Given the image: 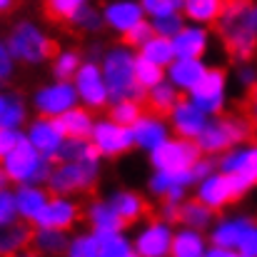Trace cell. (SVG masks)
<instances>
[{
  "mask_svg": "<svg viewBox=\"0 0 257 257\" xmlns=\"http://www.w3.org/2000/svg\"><path fill=\"white\" fill-rule=\"evenodd\" d=\"M217 33L235 60H250L257 50V5L227 8L217 18Z\"/></svg>",
  "mask_w": 257,
  "mask_h": 257,
  "instance_id": "obj_1",
  "label": "cell"
},
{
  "mask_svg": "<svg viewBox=\"0 0 257 257\" xmlns=\"http://www.w3.org/2000/svg\"><path fill=\"white\" fill-rule=\"evenodd\" d=\"M257 130V120L252 115H247L245 110H240L237 115H230V117H222L212 125H205V130L197 135V145L200 150H207V153H217V150H225L240 140H250L255 138Z\"/></svg>",
  "mask_w": 257,
  "mask_h": 257,
  "instance_id": "obj_2",
  "label": "cell"
},
{
  "mask_svg": "<svg viewBox=\"0 0 257 257\" xmlns=\"http://www.w3.org/2000/svg\"><path fill=\"white\" fill-rule=\"evenodd\" d=\"M105 80H107V95L112 100L125 97H140V83L135 80V60L127 50H112L105 58Z\"/></svg>",
  "mask_w": 257,
  "mask_h": 257,
  "instance_id": "obj_3",
  "label": "cell"
},
{
  "mask_svg": "<svg viewBox=\"0 0 257 257\" xmlns=\"http://www.w3.org/2000/svg\"><path fill=\"white\" fill-rule=\"evenodd\" d=\"M5 175L15 182H38L48 177V163L30 140H18V145L5 155Z\"/></svg>",
  "mask_w": 257,
  "mask_h": 257,
  "instance_id": "obj_4",
  "label": "cell"
},
{
  "mask_svg": "<svg viewBox=\"0 0 257 257\" xmlns=\"http://www.w3.org/2000/svg\"><path fill=\"white\" fill-rule=\"evenodd\" d=\"M10 53L15 58H20V60L40 63V60H48V58L58 55V43L48 40L33 25H18L13 38H10Z\"/></svg>",
  "mask_w": 257,
  "mask_h": 257,
  "instance_id": "obj_5",
  "label": "cell"
},
{
  "mask_svg": "<svg viewBox=\"0 0 257 257\" xmlns=\"http://www.w3.org/2000/svg\"><path fill=\"white\" fill-rule=\"evenodd\" d=\"M252 182L240 175V172H225V175H217V177H210L205 180V185L200 187V200L207 205V207H222L232 200H237Z\"/></svg>",
  "mask_w": 257,
  "mask_h": 257,
  "instance_id": "obj_6",
  "label": "cell"
},
{
  "mask_svg": "<svg viewBox=\"0 0 257 257\" xmlns=\"http://www.w3.org/2000/svg\"><path fill=\"white\" fill-rule=\"evenodd\" d=\"M200 158V145L187 140H170V143H160L158 148H153V163L160 170H187L190 165H195Z\"/></svg>",
  "mask_w": 257,
  "mask_h": 257,
  "instance_id": "obj_7",
  "label": "cell"
},
{
  "mask_svg": "<svg viewBox=\"0 0 257 257\" xmlns=\"http://www.w3.org/2000/svg\"><path fill=\"white\" fill-rule=\"evenodd\" d=\"M97 172V160H80V163H60L50 175V187L55 192H70L90 187Z\"/></svg>",
  "mask_w": 257,
  "mask_h": 257,
  "instance_id": "obj_8",
  "label": "cell"
},
{
  "mask_svg": "<svg viewBox=\"0 0 257 257\" xmlns=\"http://www.w3.org/2000/svg\"><path fill=\"white\" fill-rule=\"evenodd\" d=\"M222 85H225L222 70L202 73V78L192 85V102L205 112H217L222 105Z\"/></svg>",
  "mask_w": 257,
  "mask_h": 257,
  "instance_id": "obj_9",
  "label": "cell"
},
{
  "mask_svg": "<svg viewBox=\"0 0 257 257\" xmlns=\"http://www.w3.org/2000/svg\"><path fill=\"white\" fill-rule=\"evenodd\" d=\"M92 138H95L97 150L105 153V155H120V153H125V150L130 148V143H133V133H130L125 125L115 122V120H112V122H100V125H95Z\"/></svg>",
  "mask_w": 257,
  "mask_h": 257,
  "instance_id": "obj_10",
  "label": "cell"
},
{
  "mask_svg": "<svg viewBox=\"0 0 257 257\" xmlns=\"http://www.w3.org/2000/svg\"><path fill=\"white\" fill-rule=\"evenodd\" d=\"M75 220H78V207L70 205V202H65V200H50L35 215V222L40 227H50V230H65Z\"/></svg>",
  "mask_w": 257,
  "mask_h": 257,
  "instance_id": "obj_11",
  "label": "cell"
},
{
  "mask_svg": "<svg viewBox=\"0 0 257 257\" xmlns=\"http://www.w3.org/2000/svg\"><path fill=\"white\" fill-rule=\"evenodd\" d=\"M172 122H175V130L182 135V138H197L202 130H205V110H200L195 102H177L172 107Z\"/></svg>",
  "mask_w": 257,
  "mask_h": 257,
  "instance_id": "obj_12",
  "label": "cell"
},
{
  "mask_svg": "<svg viewBox=\"0 0 257 257\" xmlns=\"http://www.w3.org/2000/svg\"><path fill=\"white\" fill-rule=\"evenodd\" d=\"M78 92L92 107H102L107 100V85L102 83L100 73L95 65H83L78 70Z\"/></svg>",
  "mask_w": 257,
  "mask_h": 257,
  "instance_id": "obj_13",
  "label": "cell"
},
{
  "mask_svg": "<svg viewBox=\"0 0 257 257\" xmlns=\"http://www.w3.org/2000/svg\"><path fill=\"white\" fill-rule=\"evenodd\" d=\"M73 105H75V90L73 85H65V83L48 87L38 95V110L43 115H60L70 110Z\"/></svg>",
  "mask_w": 257,
  "mask_h": 257,
  "instance_id": "obj_14",
  "label": "cell"
},
{
  "mask_svg": "<svg viewBox=\"0 0 257 257\" xmlns=\"http://www.w3.org/2000/svg\"><path fill=\"white\" fill-rule=\"evenodd\" d=\"M192 180H195V175H192L190 168L187 170H160V175L153 180V190L165 195V200L175 202L182 195V187L190 185Z\"/></svg>",
  "mask_w": 257,
  "mask_h": 257,
  "instance_id": "obj_15",
  "label": "cell"
},
{
  "mask_svg": "<svg viewBox=\"0 0 257 257\" xmlns=\"http://www.w3.org/2000/svg\"><path fill=\"white\" fill-rule=\"evenodd\" d=\"M170 230L168 225H153L150 230H145L138 237V252L148 257H160L165 252H170Z\"/></svg>",
  "mask_w": 257,
  "mask_h": 257,
  "instance_id": "obj_16",
  "label": "cell"
},
{
  "mask_svg": "<svg viewBox=\"0 0 257 257\" xmlns=\"http://www.w3.org/2000/svg\"><path fill=\"white\" fill-rule=\"evenodd\" d=\"M60 140H63V133L55 122H48V120H40L33 125L30 130V143L45 155V158H53L60 148Z\"/></svg>",
  "mask_w": 257,
  "mask_h": 257,
  "instance_id": "obj_17",
  "label": "cell"
},
{
  "mask_svg": "<svg viewBox=\"0 0 257 257\" xmlns=\"http://www.w3.org/2000/svg\"><path fill=\"white\" fill-rule=\"evenodd\" d=\"M110 205L115 207V212L122 217L125 225H127V222H135V220H140V217H145V215H150V205H145V200L138 197V195H133V192H120V195H115Z\"/></svg>",
  "mask_w": 257,
  "mask_h": 257,
  "instance_id": "obj_18",
  "label": "cell"
},
{
  "mask_svg": "<svg viewBox=\"0 0 257 257\" xmlns=\"http://www.w3.org/2000/svg\"><path fill=\"white\" fill-rule=\"evenodd\" d=\"M58 163H80V160H97V145H90L83 138H70L60 143L58 153L53 155Z\"/></svg>",
  "mask_w": 257,
  "mask_h": 257,
  "instance_id": "obj_19",
  "label": "cell"
},
{
  "mask_svg": "<svg viewBox=\"0 0 257 257\" xmlns=\"http://www.w3.org/2000/svg\"><path fill=\"white\" fill-rule=\"evenodd\" d=\"M55 125L60 127L63 135H70V138H85V135H90V130H92L90 115H87L85 110H75V107L60 112V117L55 120Z\"/></svg>",
  "mask_w": 257,
  "mask_h": 257,
  "instance_id": "obj_20",
  "label": "cell"
},
{
  "mask_svg": "<svg viewBox=\"0 0 257 257\" xmlns=\"http://www.w3.org/2000/svg\"><path fill=\"white\" fill-rule=\"evenodd\" d=\"M133 140L140 143L143 148H158L165 140V127L155 117H143V120L138 117L133 127Z\"/></svg>",
  "mask_w": 257,
  "mask_h": 257,
  "instance_id": "obj_21",
  "label": "cell"
},
{
  "mask_svg": "<svg viewBox=\"0 0 257 257\" xmlns=\"http://www.w3.org/2000/svg\"><path fill=\"white\" fill-rule=\"evenodd\" d=\"M205 33L202 30H180L172 40L175 55L177 58H197L205 50Z\"/></svg>",
  "mask_w": 257,
  "mask_h": 257,
  "instance_id": "obj_22",
  "label": "cell"
},
{
  "mask_svg": "<svg viewBox=\"0 0 257 257\" xmlns=\"http://www.w3.org/2000/svg\"><path fill=\"white\" fill-rule=\"evenodd\" d=\"M33 242V232L30 227L25 225H3L0 227V252L8 255V252H18L23 245H30Z\"/></svg>",
  "mask_w": 257,
  "mask_h": 257,
  "instance_id": "obj_23",
  "label": "cell"
},
{
  "mask_svg": "<svg viewBox=\"0 0 257 257\" xmlns=\"http://www.w3.org/2000/svg\"><path fill=\"white\" fill-rule=\"evenodd\" d=\"M225 172H240L245 175L252 185L257 182V150H245V153H232L222 160Z\"/></svg>",
  "mask_w": 257,
  "mask_h": 257,
  "instance_id": "obj_24",
  "label": "cell"
},
{
  "mask_svg": "<svg viewBox=\"0 0 257 257\" xmlns=\"http://www.w3.org/2000/svg\"><path fill=\"white\" fill-rule=\"evenodd\" d=\"M140 15H143V10H140V5H135V3H115V5H110L107 13H105L107 23L115 25V28H120V30H127V28H133L135 23H140Z\"/></svg>",
  "mask_w": 257,
  "mask_h": 257,
  "instance_id": "obj_25",
  "label": "cell"
},
{
  "mask_svg": "<svg viewBox=\"0 0 257 257\" xmlns=\"http://www.w3.org/2000/svg\"><path fill=\"white\" fill-rule=\"evenodd\" d=\"M202 73H205V68L197 63V58H180L175 65H172V83L175 85H182V87H190L202 78Z\"/></svg>",
  "mask_w": 257,
  "mask_h": 257,
  "instance_id": "obj_26",
  "label": "cell"
},
{
  "mask_svg": "<svg viewBox=\"0 0 257 257\" xmlns=\"http://www.w3.org/2000/svg\"><path fill=\"white\" fill-rule=\"evenodd\" d=\"M97 250L100 255H107V257H127L133 250L130 245L117 235V230H97Z\"/></svg>",
  "mask_w": 257,
  "mask_h": 257,
  "instance_id": "obj_27",
  "label": "cell"
},
{
  "mask_svg": "<svg viewBox=\"0 0 257 257\" xmlns=\"http://www.w3.org/2000/svg\"><path fill=\"white\" fill-rule=\"evenodd\" d=\"M45 195L35 187H20V192L15 195V205H18V212L25 215L28 220H35V215L43 210L45 205Z\"/></svg>",
  "mask_w": 257,
  "mask_h": 257,
  "instance_id": "obj_28",
  "label": "cell"
},
{
  "mask_svg": "<svg viewBox=\"0 0 257 257\" xmlns=\"http://www.w3.org/2000/svg\"><path fill=\"white\" fill-rule=\"evenodd\" d=\"M177 102V95L170 85H153L150 87V95H148V107L155 112V115H170L172 107Z\"/></svg>",
  "mask_w": 257,
  "mask_h": 257,
  "instance_id": "obj_29",
  "label": "cell"
},
{
  "mask_svg": "<svg viewBox=\"0 0 257 257\" xmlns=\"http://www.w3.org/2000/svg\"><path fill=\"white\" fill-rule=\"evenodd\" d=\"M143 55L148 60L158 63V65H168L175 58V48H172V43L165 35H160V38H150V40L143 43Z\"/></svg>",
  "mask_w": 257,
  "mask_h": 257,
  "instance_id": "obj_30",
  "label": "cell"
},
{
  "mask_svg": "<svg viewBox=\"0 0 257 257\" xmlns=\"http://www.w3.org/2000/svg\"><path fill=\"white\" fill-rule=\"evenodd\" d=\"M185 10L192 20L210 23L217 20L222 13V0H185Z\"/></svg>",
  "mask_w": 257,
  "mask_h": 257,
  "instance_id": "obj_31",
  "label": "cell"
},
{
  "mask_svg": "<svg viewBox=\"0 0 257 257\" xmlns=\"http://www.w3.org/2000/svg\"><path fill=\"white\" fill-rule=\"evenodd\" d=\"M252 227V222H245V220H237V222H227L222 227L215 230L212 240L215 245H222V247H232V245H240V240L245 237V232Z\"/></svg>",
  "mask_w": 257,
  "mask_h": 257,
  "instance_id": "obj_32",
  "label": "cell"
},
{
  "mask_svg": "<svg viewBox=\"0 0 257 257\" xmlns=\"http://www.w3.org/2000/svg\"><path fill=\"white\" fill-rule=\"evenodd\" d=\"M85 0H45V18L53 23H68L83 8Z\"/></svg>",
  "mask_w": 257,
  "mask_h": 257,
  "instance_id": "obj_33",
  "label": "cell"
},
{
  "mask_svg": "<svg viewBox=\"0 0 257 257\" xmlns=\"http://www.w3.org/2000/svg\"><path fill=\"white\" fill-rule=\"evenodd\" d=\"M33 245L40 252H63V250H70V242L60 232H55L50 227H43V232L33 235Z\"/></svg>",
  "mask_w": 257,
  "mask_h": 257,
  "instance_id": "obj_34",
  "label": "cell"
},
{
  "mask_svg": "<svg viewBox=\"0 0 257 257\" xmlns=\"http://www.w3.org/2000/svg\"><path fill=\"white\" fill-rule=\"evenodd\" d=\"M90 217H92V225L97 230H120L125 225L122 217L115 212L112 205H95L92 212H90Z\"/></svg>",
  "mask_w": 257,
  "mask_h": 257,
  "instance_id": "obj_35",
  "label": "cell"
},
{
  "mask_svg": "<svg viewBox=\"0 0 257 257\" xmlns=\"http://www.w3.org/2000/svg\"><path fill=\"white\" fill-rule=\"evenodd\" d=\"M135 80L140 83V87H153L163 80V70L158 63L148 60L145 55L135 60Z\"/></svg>",
  "mask_w": 257,
  "mask_h": 257,
  "instance_id": "obj_36",
  "label": "cell"
},
{
  "mask_svg": "<svg viewBox=\"0 0 257 257\" xmlns=\"http://www.w3.org/2000/svg\"><path fill=\"white\" fill-rule=\"evenodd\" d=\"M170 252L177 257H197V255H202V240L195 232H180L172 240Z\"/></svg>",
  "mask_w": 257,
  "mask_h": 257,
  "instance_id": "obj_37",
  "label": "cell"
},
{
  "mask_svg": "<svg viewBox=\"0 0 257 257\" xmlns=\"http://www.w3.org/2000/svg\"><path fill=\"white\" fill-rule=\"evenodd\" d=\"M185 225H192V227H205L210 222V207L200 200V202H190V205H182L180 215H177Z\"/></svg>",
  "mask_w": 257,
  "mask_h": 257,
  "instance_id": "obj_38",
  "label": "cell"
},
{
  "mask_svg": "<svg viewBox=\"0 0 257 257\" xmlns=\"http://www.w3.org/2000/svg\"><path fill=\"white\" fill-rule=\"evenodd\" d=\"M140 117V105L133 97L117 100V105L112 107V120L120 125H135V120Z\"/></svg>",
  "mask_w": 257,
  "mask_h": 257,
  "instance_id": "obj_39",
  "label": "cell"
},
{
  "mask_svg": "<svg viewBox=\"0 0 257 257\" xmlns=\"http://www.w3.org/2000/svg\"><path fill=\"white\" fill-rule=\"evenodd\" d=\"M23 105L18 100H8L5 107L0 110V127H18L23 122Z\"/></svg>",
  "mask_w": 257,
  "mask_h": 257,
  "instance_id": "obj_40",
  "label": "cell"
},
{
  "mask_svg": "<svg viewBox=\"0 0 257 257\" xmlns=\"http://www.w3.org/2000/svg\"><path fill=\"white\" fill-rule=\"evenodd\" d=\"M182 23H180V18L170 13V15H155V23H153V30L155 33H160V35H177L182 28H180Z\"/></svg>",
  "mask_w": 257,
  "mask_h": 257,
  "instance_id": "obj_41",
  "label": "cell"
},
{
  "mask_svg": "<svg viewBox=\"0 0 257 257\" xmlns=\"http://www.w3.org/2000/svg\"><path fill=\"white\" fill-rule=\"evenodd\" d=\"M150 35H153V25H148V23H135L133 28H127L125 30V45H143L145 40H150Z\"/></svg>",
  "mask_w": 257,
  "mask_h": 257,
  "instance_id": "obj_42",
  "label": "cell"
},
{
  "mask_svg": "<svg viewBox=\"0 0 257 257\" xmlns=\"http://www.w3.org/2000/svg\"><path fill=\"white\" fill-rule=\"evenodd\" d=\"M70 255H75V257L100 255V250H97V237H78V240L70 245Z\"/></svg>",
  "mask_w": 257,
  "mask_h": 257,
  "instance_id": "obj_43",
  "label": "cell"
},
{
  "mask_svg": "<svg viewBox=\"0 0 257 257\" xmlns=\"http://www.w3.org/2000/svg\"><path fill=\"white\" fill-rule=\"evenodd\" d=\"M143 5H145L153 15H170L180 5H185V0H143Z\"/></svg>",
  "mask_w": 257,
  "mask_h": 257,
  "instance_id": "obj_44",
  "label": "cell"
},
{
  "mask_svg": "<svg viewBox=\"0 0 257 257\" xmlns=\"http://www.w3.org/2000/svg\"><path fill=\"white\" fill-rule=\"evenodd\" d=\"M18 212V205H15V197H10V192H3L0 190V227L3 225H10L13 217Z\"/></svg>",
  "mask_w": 257,
  "mask_h": 257,
  "instance_id": "obj_45",
  "label": "cell"
},
{
  "mask_svg": "<svg viewBox=\"0 0 257 257\" xmlns=\"http://www.w3.org/2000/svg\"><path fill=\"white\" fill-rule=\"evenodd\" d=\"M78 65H80V60H78V55H63L60 60H58V65H55V75L60 78V80H68L70 75H75V70H78Z\"/></svg>",
  "mask_w": 257,
  "mask_h": 257,
  "instance_id": "obj_46",
  "label": "cell"
},
{
  "mask_svg": "<svg viewBox=\"0 0 257 257\" xmlns=\"http://www.w3.org/2000/svg\"><path fill=\"white\" fill-rule=\"evenodd\" d=\"M20 135L13 130V127H0V160H5V155L18 145Z\"/></svg>",
  "mask_w": 257,
  "mask_h": 257,
  "instance_id": "obj_47",
  "label": "cell"
},
{
  "mask_svg": "<svg viewBox=\"0 0 257 257\" xmlns=\"http://www.w3.org/2000/svg\"><path fill=\"white\" fill-rule=\"evenodd\" d=\"M70 23H73V25H80V28H97V13H95V10H87V8H80V10L73 15Z\"/></svg>",
  "mask_w": 257,
  "mask_h": 257,
  "instance_id": "obj_48",
  "label": "cell"
},
{
  "mask_svg": "<svg viewBox=\"0 0 257 257\" xmlns=\"http://www.w3.org/2000/svg\"><path fill=\"white\" fill-rule=\"evenodd\" d=\"M237 247H240L242 255H252V257L257 255V227H250V230L245 232V237L240 240Z\"/></svg>",
  "mask_w": 257,
  "mask_h": 257,
  "instance_id": "obj_49",
  "label": "cell"
},
{
  "mask_svg": "<svg viewBox=\"0 0 257 257\" xmlns=\"http://www.w3.org/2000/svg\"><path fill=\"white\" fill-rule=\"evenodd\" d=\"M240 110H245L247 115H252L257 120V85H252L247 90V97H245V102H242V107Z\"/></svg>",
  "mask_w": 257,
  "mask_h": 257,
  "instance_id": "obj_50",
  "label": "cell"
},
{
  "mask_svg": "<svg viewBox=\"0 0 257 257\" xmlns=\"http://www.w3.org/2000/svg\"><path fill=\"white\" fill-rule=\"evenodd\" d=\"M10 75V53L0 45V83H5Z\"/></svg>",
  "mask_w": 257,
  "mask_h": 257,
  "instance_id": "obj_51",
  "label": "cell"
},
{
  "mask_svg": "<svg viewBox=\"0 0 257 257\" xmlns=\"http://www.w3.org/2000/svg\"><path fill=\"white\" fill-rule=\"evenodd\" d=\"M210 170H212V163H195L192 175H195V180H197V177H205V175H207Z\"/></svg>",
  "mask_w": 257,
  "mask_h": 257,
  "instance_id": "obj_52",
  "label": "cell"
},
{
  "mask_svg": "<svg viewBox=\"0 0 257 257\" xmlns=\"http://www.w3.org/2000/svg\"><path fill=\"white\" fill-rule=\"evenodd\" d=\"M13 8H15V0H0V13L13 10Z\"/></svg>",
  "mask_w": 257,
  "mask_h": 257,
  "instance_id": "obj_53",
  "label": "cell"
},
{
  "mask_svg": "<svg viewBox=\"0 0 257 257\" xmlns=\"http://www.w3.org/2000/svg\"><path fill=\"white\" fill-rule=\"evenodd\" d=\"M3 185H5V175L0 172V187H3Z\"/></svg>",
  "mask_w": 257,
  "mask_h": 257,
  "instance_id": "obj_54",
  "label": "cell"
},
{
  "mask_svg": "<svg viewBox=\"0 0 257 257\" xmlns=\"http://www.w3.org/2000/svg\"><path fill=\"white\" fill-rule=\"evenodd\" d=\"M5 102H8V100H5V97H0V110L5 107Z\"/></svg>",
  "mask_w": 257,
  "mask_h": 257,
  "instance_id": "obj_55",
  "label": "cell"
}]
</instances>
